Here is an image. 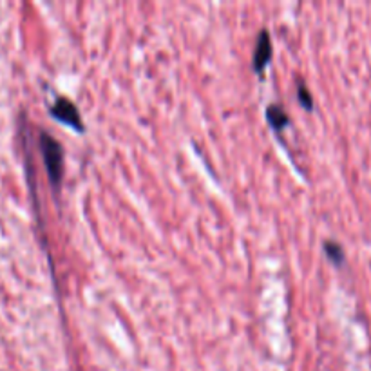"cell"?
I'll use <instances>...</instances> for the list:
<instances>
[{
    "instance_id": "cell-4",
    "label": "cell",
    "mask_w": 371,
    "mask_h": 371,
    "mask_svg": "<svg viewBox=\"0 0 371 371\" xmlns=\"http://www.w3.org/2000/svg\"><path fill=\"white\" fill-rule=\"evenodd\" d=\"M266 119H268V124L272 125V129L277 131V133H281V131L290 124V118H288L286 111H284L281 106H275V103L274 106H268V109H266Z\"/></svg>"
},
{
    "instance_id": "cell-5",
    "label": "cell",
    "mask_w": 371,
    "mask_h": 371,
    "mask_svg": "<svg viewBox=\"0 0 371 371\" xmlns=\"http://www.w3.org/2000/svg\"><path fill=\"white\" fill-rule=\"evenodd\" d=\"M324 252L328 254V257H330L335 265H342V261H344V250H342L339 245L328 241V243L324 245Z\"/></svg>"
},
{
    "instance_id": "cell-3",
    "label": "cell",
    "mask_w": 371,
    "mask_h": 371,
    "mask_svg": "<svg viewBox=\"0 0 371 371\" xmlns=\"http://www.w3.org/2000/svg\"><path fill=\"white\" fill-rule=\"evenodd\" d=\"M272 58V42H270L268 31H261L257 36L256 49H254V71L263 73Z\"/></svg>"
},
{
    "instance_id": "cell-2",
    "label": "cell",
    "mask_w": 371,
    "mask_h": 371,
    "mask_svg": "<svg viewBox=\"0 0 371 371\" xmlns=\"http://www.w3.org/2000/svg\"><path fill=\"white\" fill-rule=\"evenodd\" d=\"M51 115L57 119H60L62 124L71 125L73 129H76L78 133L84 131V124H82V118H80V112L76 109V106L73 102H69L67 98H58L57 102L51 107Z\"/></svg>"
},
{
    "instance_id": "cell-1",
    "label": "cell",
    "mask_w": 371,
    "mask_h": 371,
    "mask_svg": "<svg viewBox=\"0 0 371 371\" xmlns=\"http://www.w3.org/2000/svg\"><path fill=\"white\" fill-rule=\"evenodd\" d=\"M40 149H42V156H44V163L48 168L49 182L54 189L60 187L64 174V150L60 143L54 140L51 134L42 133L40 134Z\"/></svg>"
},
{
    "instance_id": "cell-6",
    "label": "cell",
    "mask_w": 371,
    "mask_h": 371,
    "mask_svg": "<svg viewBox=\"0 0 371 371\" xmlns=\"http://www.w3.org/2000/svg\"><path fill=\"white\" fill-rule=\"evenodd\" d=\"M297 96H299L300 106H305L306 109H312L314 103H312V94H310L308 87H306L303 82H299V87H297Z\"/></svg>"
}]
</instances>
